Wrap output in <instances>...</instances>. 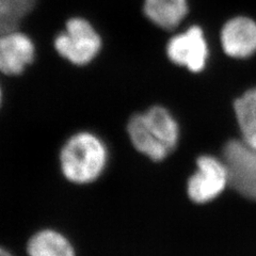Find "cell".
Here are the masks:
<instances>
[{
	"label": "cell",
	"instance_id": "5b68a950",
	"mask_svg": "<svg viewBox=\"0 0 256 256\" xmlns=\"http://www.w3.org/2000/svg\"><path fill=\"white\" fill-rule=\"evenodd\" d=\"M228 184L240 194L256 200V148L244 140H230L223 148Z\"/></svg>",
	"mask_w": 256,
	"mask_h": 256
},
{
	"label": "cell",
	"instance_id": "4fadbf2b",
	"mask_svg": "<svg viewBox=\"0 0 256 256\" xmlns=\"http://www.w3.org/2000/svg\"><path fill=\"white\" fill-rule=\"evenodd\" d=\"M20 18L0 8V38L18 29Z\"/></svg>",
	"mask_w": 256,
	"mask_h": 256
},
{
	"label": "cell",
	"instance_id": "7a4b0ae2",
	"mask_svg": "<svg viewBox=\"0 0 256 256\" xmlns=\"http://www.w3.org/2000/svg\"><path fill=\"white\" fill-rule=\"evenodd\" d=\"M108 148L102 139L91 132H78L63 144L60 169L64 178L75 185H89L98 180L108 164Z\"/></svg>",
	"mask_w": 256,
	"mask_h": 256
},
{
	"label": "cell",
	"instance_id": "30bf717a",
	"mask_svg": "<svg viewBox=\"0 0 256 256\" xmlns=\"http://www.w3.org/2000/svg\"><path fill=\"white\" fill-rule=\"evenodd\" d=\"M28 256H76L70 240L60 232L45 228L36 232L27 244Z\"/></svg>",
	"mask_w": 256,
	"mask_h": 256
},
{
	"label": "cell",
	"instance_id": "277c9868",
	"mask_svg": "<svg viewBox=\"0 0 256 256\" xmlns=\"http://www.w3.org/2000/svg\"><path fill=\"white\" fill-rule=\"evenodd\" d=\"M166 54L174 66L192 74L204 72L210 60V47L204 29L191 25L173 34L166 45Z\"/></svg>",
	"mask_w": 256,
	"mask_h": 256
},
{
	"label": "cell",
	"instance_id": "3957f363",
	"mask_svg": "<svg viewBox=\"0 0 256 256\" xmlns=\"http://www.w3.org/2000/svg\"><path fill=\"white\" fill-rule=\"evenodd\" d=\"M54 47L60 57L68 63L75 66H86L98 57L102 38L89 20L73 16L56 36Z\"/></svg>",
	"mask_w": 256,
	"mask_h": 256
},
{
	"label": "cell",
	"instance_id": "8992f818",
	"mask_svg": "<svg viewBox=\"0 0 256 256\" xmlns=\"http://www.w3.org/2000/svg\"><path fill=\"white\" fill-rule=\"evenodd\" d=\"M228 184V173L223 160L203 155L196 160V170L187 184L188 196L192 202L204 204L222 194Z\"/></svg>",
	"mask_w": 256,
	"mask_h": 256
},
{
	"label": "cell",
	"instance_id": "8fae6325",
	"mask_svg": "<svg viewBox=\"0 0 256 256\" xmlns=\"http://www.w3.org/2000/svg\"><path fill=\"white\" fill-rule=\"evenodd\" d=\"M242 140L256 148V86L240 94L233 104Z\"/></svg>",
	"mask_w": 256,
	"mask_h": 256
},
{
	"label": "cell",
	"instance_id": "ba28073f",
	"mask_svg": "<svg viewBox=\"0 0 256 256\" xmlns=\"http://www.w3.org/2000/svg\"><path fill=\"white\" fill-rule=\"evenodd\" d=\"M36 47L27 34L13 30L0 38V72L6 76H20L36 60Z\"/></svg>",
	"mask_w": 256,
	"mask_h": 256
},
{
	"label": "cell",
	"instance_id": "9c48e42d",
	"mask_svg": "<svg viewBox=\"0 0 256 256\" xmlns=\"http://www.w3.org/2000/svg\"><path fill=\"white\" fill-rule=\"evenodd\" d=\"M190 11L189 0H144L143 12L154 26L172 31L178 29Z\"/></svg>",
	"mask_w": 256,
	"mask_h": 256
},
{
	"label": "cell",
	"instance_id": "5bb4252c",
	"mask_svg": "<svg viewBox=\"0 0 256 256\" xmlns=\"http://www.w3.org/2000/svg\"><path fill=\"white\" fill-rule=\"evenodd\" d=\"M0 256H14V255L6 249H4V248L0 246Z\"/></svg>",
	"mask_w": 256,
	"mask_h": 256
},
{
	"label": "cell",
	"instance_id": "6da1fadb",
	"mask_svg": "<svg viewBox=\"0 0 256 256\" xmlns=\"http://www.w3.org/2000/svg\"><path fill=\"white\" fill-rule=\"evenodd\" d=\"M127 134L140 154L158 162L178 148L180 128L169 109L155 105L128 120Z\"/></svg>",
	"mask_w": 256,
	"mask_h": 256
},
{
	"label": "cell",
	"instance_id": "52a82bcc",
	"mask_svg": "<svg viewBox=\"0 0 256 256\" xmlns=\"http://www.w3.org/2000/svg\"><path fill=\"white\" fill-rule=\"evenodd\" d=\"M223 54L233 60H248L256 54V20L235 15L223 22L219 31Z\"/></svg>",
	"mask_w": 256,
	"mask_h": 256
},
{
	"label": "cell",
	"instance_id": "9a60e30c",
	"mask_svg": "<svg viewBox=\"0 0 256 256\" xmlns=\"http://www.w3.org/2000/svg\"><path fill=\"white\" fill-rule=\"evenodd\" d=\"M2 100H4V92H2V86L0 84V107L2 105Z\"/></svg>",
	"mask_w": 256,
	"mask_h": 256
},
{
	"label": "cell",
	"instance_id": "7c38bea8",
	"mask_svg": "<svg viewBox=\"0 0 256 256\" xmlns=\"http://www.w3.org/2000/svg\"><path fill=\"white\" fill-rule=\"evenodd\" d=\"M38 0H0V8L22 18L34 9Z\"/></svg>",
	"mask_w": 256,
	"mask_h": 256
}]
</instances>
